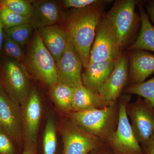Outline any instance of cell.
Wrapping results in <instances>:
<instances>
[{
  "label": "cell",
  "instance_id": "obj_1",
  "mask_svg": "<svg viewBox=\"0 0 154 154\" xmlns=\"http://www.w3.org/2000/svg\"><path fill=\"white\" fill-rule=\"evenodd\" d=\"M110 1L102 2L85 8L72 9L65 14L63 28L69 40L79 53L83 67L88 66L90 52L96 29L104 13V6Z\"/></svg>",
  "mask_w": 154,
  "mask_h": 154
},
{
  "label": "cell",
  "instance_id": "obj_2",
  "mask_svg": "<svg viewBox=\"0 0 154 154\" xmlns=\"http://www.w3.org/2000/svg\"><path fill=\"white\" fill-rule=\"evenodd\" d=\"M69 115L77 125L106 144L118 124V100L104 108L72 112Z\"/></svg>",
  "mask_w": 154,
  "mask_h": 154
},
{
  "label": "cell",
  "instance_id": "obj_3",
  "mask_svg": "<svg viewBox=\"0 0 154 154\" xmlns=\"http://www.w3.org/2000/svg\"><path fill=\"white\" fill-rule=\"evenodd\" d=\"M139 1L117 0L105 17L114 27L120 50H122L140 29V16L135 11Z\"/></svg>",
  "mask_w": 154,
  "mask_h": 154
},
{
  "label": "cell",
  "instance_id": "obj_4",
  "mask_svg": "<svg viewBox=\"0 0 154 154\" xmlns=\"http://www.w3.org/2000/svg\"><path fill=\"white\" fill-rule=\"evenodd\" d=\"M25 61L30 71L48 86L52 87L57 82L55 61L45 46L38 32L32 39Z\"/></svg>",
  "mask_w": 154,
  "mask_h": 154
},
{
  "label": "cell",
  "instance_id": "obj_5",
  "mask_svg": "<svg viewBox=\"0 0 154 154\" xmlns=\"http://www.w3.org/2000/svg\"><path fill=\"white\" fill-rule=\"evenodd\" d=\"M118 124L115 132L106 144L116 154H143L141 146L134 133L126 113L130 94L119 98Z\"/></svg>",
  "mask_w": 154,
  "mask_h": 154
},
{
  "label": "cell",
  "instance_id": "obj_6",
  "mask_svg": "<svg viewBox=\"0 0 154 154\" xmlns=\"http://www.w3.org/2000/svg\"><path fill=\"white\" fill-rule=\"evenodd\" d=\"M122 51L114 27L104 14L96 28L89 63L115 60Z\"/></svg>",
  "mask_w": 154,
  "mask_h": 154
},
{
  "label": "cell",
  "instance_id": "obj_7",
  "mask_svg": "<svg viewBox=\"0 0 154 154\" xmlns=\"http://www.w3.org/2000/svg\"><path fill=\"white\" fill-rule=\"evenodd\" d=\"M3 89L17 104L23 103L31 90L27 72L19 62L8 58L2 67Z\"/></svg>",
  "mask_w": 154,
  "mask_h": 154
},
{
  "label": "cell",
  "instance_id": "obj_8",
  "mask_svg": "<svg viewBox=\"0 0 154 154\" xmlns=\"http://www.w3.org/2000/svg\"><path fill=\"white\" fill-rule=\"evenodd\" d=\"M126 113L136 138L143 145L154 132V107L138 96L134 102L128 103Z\"/></svg>",
  "mask_w": 154,
  "mask_h": 154
},
{
  "label": "cell",
  "instance_id": "obj_9",
  "mask_svg": "<svg viewBox=\"0 0 154 154\" xmlns=\"http://www.w3.org/2000/svg\"><path fill=\"white\" fill-rule=\"evenodd\" d=\"M63 154H88L105 144L87 132L72 120L64 125L62 131Z\"/></svg>",
  "mask_w": 154,
  "mask_h": 154
},
{
  "label": "cell",
  "instance_id": "obj_10",
  "mask_svg": "<svg viewBox=\"0 0 154 154\" xmlns=\"http://www.w3.org/2000/svg\"><path fill=\"white\" fill-rule=\"evenodd\" d=\"M129 78V58L126 53L122 51L116 59L115 64L110 76L101 87L98 94L107 102H116Z\"/></svg>",
  "mask_w": 154,
  "mask_h": 154
},
{
  "label": "cell",
  "instance_id": "obj_11",
  "mask_svg": "<svg viewBox=\"0 0 154 154\" xmlns=\"http://www.w3.org/2000/svg\"><path fill=\"white\" fill-rule=\"evenodd\" d=\"M57 66V82L76 88L83 85V64L79 53L68 42Z\"/></svg>",
  "mask_w": 154,
  "mask_h": 154
},
{
  "label": "cell",
  "instance_id": "obj_12",
  "mask_svg": "<svg viewBox=\"0 0 154 154\" xmlns=\"http://www.w3.org/2000/svg\"><path fill=\"white\" fill-rule=\"evenodd\" d=\"M18 104L0 86V128L16 140L22 135V116Z\"/></svg>",
  "mask_w": 154,
  "mask_h": 154
},
{
  "label": "cell",
  "instance_id": "obj_13",
  "mask_svg": "<svg viewBox=\"0 0 154 154\" xmlns=\"http://www.w3.org/2000/svg\"><path fill=\"white\" fill-rule=\"evenodd\" d=\"M22 105L21 116L25 136L33 146L36 143L42 110L40 97L36 89H31L28 98Z\"/></svg>",
  "mask_w": 154,
  "mask_h": 154
},
{
  "label": "cell",
  "instance_id": "obj_14",
  "mask_svg": "<svg viewBox=\"0 0 154 154\" xmlns=\"http://www.w3.org/2000/svg\"><path fill=\"white\" fill-rule=\"evenodd\" d=\"M64 15L61 7L56 1H33L29 24L33 29H38L55 25L63 20Z\"/></svg>",
  "mask_w": 154,
  "mask_h": 154
},
{
  "label": "cell",
  "instance_id": "obj_15",
  "mask_svg": "<svg viewBox=\"0 0 154 154\" xmlns=\"http://www.w3.org/2000/svg\"><path fill=\"white\" fill-rule=\"evenodd\" d=\"M129 58V78L131 85L139 84L154 73V54L142 50L131 51Z\"/></svg>",
  "mask_w": 154,
  "mask_h": 154
},
{
  "label": "cell",
  "instance_id": "obj_16",
  "mask_svg": "<svg viewBox=\"0 0 154 154\" xmlns=\"http://www.w3.org/2000/svg\"><path fill=\"white\" fill-rule=\"evenodd\" d=\"M37 32L57 65L68 43L65 30L62 26L54 25L38 28Z\"/></svg>",
  "mask_w": 154,
  "mask_h": 154
},
{
  "label": "cell",
  "instance_id": "obj_17",
  "mask_svg": "<svg viewBox=\"0 0 154 154\" xmlns=\"http://www.w3.org/2000/svg\"><path fill=\"white\" fill-rule=\"evenodd\" d=\"M115 60L89 63L82 74V84L96 94L106 82L113 71Z\"/></svg>",
  "mask_w": 154,
  "mask_h": 154
},
{
  "label": "cell",
  "instance_id": "obj_18",
  "mask_svg": "<svg viewBox=\"0 0 154 154\" xmlns=\"http://www.w3.org/2000/svg\"><path fill=\"white\" fill-rule=\"evenodd\" d=\"M137 6L140 16V29L137 37L128 50H142L154 52V27L144 8L143 2L139 1Z\"/></svg>",
  "mask_w": 154,
  "mask_h": 154
},
{
  "label": "cell",
  "instance_id": "obj_19",
  "mask_svg": "<svg viewBox=\"0 0 154 154\" xmlns=\"http://www.w3.org/2000/svg\"><path fill=\"white\" fill-rule=\"evenodd\" d=\"M112 103L107 102L99 94L94 93L82 85L75 88L72 112L101 109Z\"/></svg>",
  "mask_w": 154,
  "mask_h": 154
},
{
  "label": "cell",
  "instance_id": "obj_20",
  "mask_svg": "<svg viewBox=\"0 0 154 154\" xmlns=\"http://www.w3.org/2000/svg\"><path fill=\"white\" fill-rule=\"evenodd\" d=\"M51 88V95L58 107L65 113H72L75 88L58 82Z\"/></svg>",
  "mask_w": 154,
  "mask_h": 154
},
{
  "label": "cell",
  "instance_id": "obj_21",
  "mask_svg": "<svg viewBox=\"0 0 154 154\" xmlns=\"http://www.w3.org/2000/svg\"><path fill=\"white\" fill-rule=\"evenodd\" d=\"M126 94H134L148 101L154 107V76L146 81L130 85L125 90Z\"/></svg>",
  "mask_w": 154,
  "mask_h": 154
},
{
  "label": "cell",
  "instance_id": "obj_22",
  "mask_svg": "<svg viewBox=\"0 0 154 154\" xmlns=\"http://www.w3.org/2000/svg\"><path fill=\"white\" fill-rule=\"evenodd\" d=\"M0 21L4 29L29 23L30 16H24L0 6Z\"/></svg>",
  "mask_w": 154,
  "mask_h": 154
},
{
  "label": "cell",
  "instance_id": "obj_23",
  "mask_svg": "<svg viewBox=\"0 0 154 154\" xmlns=\"http://www.w3.org/2000/svg\"><path fill=\"white\" fill-rule=\"evenodd\" d=\"M56 131L54 121L51 119L48 120L43 136L44 154H55L57 148Z\"/></svg>",
  "mask_w": 154,
  "mask_h": 154
},
{
  "label": "cell",
  "instance_id": "obj_24",
  "mask_svg": "<svg viewBox=\"0 0 154 154\" xmlns=\"http://www.w3.org/2000/svg\"><path fill=\"white\" fill-rule=\"evenodd\" d=\"M33 29L31 25L28 23L4 30L5 33L22 47L27 43Z\"/></svg>",
  "mask_w": 154,
  "mask_h": 154
},
{
  "label": "cell",
  "instance_id": "obj_25",
  "mask_svg": "<svg viewBox=\"0 0 154 154\" xmlns=\"http://www.w3.org/2000/svg\"><path fill=\"white\" fill-rule=\"evenodd\" d=\"M0 6L20 15L30 16L32 9V2L27 0H1Z\"/></svg>",
  "mask_w": 154,
  "mask_h": 154
},
{
  "label": "cell",
  "instance_id": "obj_26",
  "mask_svg": "<svg viewBox=\"0 0 154 154\" xmlns=\"http://www.w3.org/2000/svg\"><path fill=\"white\" fill-rule=\"evenodd\" d=\"M4 52L9 58L20 62L23 57L22 46L4 32L3 47Z\"/></svg>",
  "mask_w": 154,
  "mask_h": 154
},
{
  "label": "cell",
  "instance_id": "obj_27",
  "mask_svg": "<svg viewBox=\"0 0 154 154\" xmlns=\"http://www.w3.org/2000/svg\"><path fill=\"white\" fill-rule=\"evenodd\" d=\"M102 0H64L63 4L67 9H82L102 2Z\"/></svg>",
  "mask_w": 154,
  "mask_h": 154
},
{
  "label": "cell",
  "instance_id": "obj_28",
  "mask_svg": "<svg viewBox=\"0 0 154 154\" xmlns=\"http://www.w3.org/2000/svg\"><path fill=\"white\" fill-rule=\"evenodd\" d=\"M11 137L0 128V154H13L14 148Z\"/></svg>",
  "mask_w": 154,
  "mask_h": 154
},
{
  "label": "cell",
  "instance_id": "obj_29",
  "mask_svg": "<svg viewBox=\"0 0 154 154\" xmlns=\"http://www.w3.org/2000/svg\"><path fill=\"white\" fill-rule=\"evenodd\" d=\"M141 147L143 154H154V132Z\"/></svg>",
  "mask_w": 154,
  "mask_h": 154
},
{
  "label": "cell",
  "instance_id": "obj_30",
  "mask_svg": "<svg viewBox=\"0 0 154 154\" xmlns=\"http://www.w3.org/2000/svg\"><path fill=\"white\" fill-rule=\"evenodd\" d=\"M146 8L149 19L154 25V1H147L146 5Z\"/></svg>",
  "mask_w": 154,
  "mask_h": 154
},
{
  "label": "cell",
  "instance_id": "obj_31",
  "mask_svg": "<svg viewBox=\"0 0 154 154\" xmlns=\"http://www.w3.org/2000/svg\"><path fill=\"white\" fill-rule=\"evenodd\" d=\"M94 154H116L106 144L94 151Z\"/></svg>",
  "mask_w": 154,
  "mask_h": 154
},
{
  "label": "cell",
  "instance_id": "obj_32",
  "mask_svg": "<svg viewBox=\"0 0 154 154\" xmlns=\"http://www.w3.org/2000/svg\"><path fill=\"white\" fill-rule=\"evenodd\" d=\"M4 30L3 28L2 25L0 21V71L1 69V52H2V49L3 41H4Z\"/></svg>",
  "mask_w": 154,
  "mask_h": 154
},
{
  "label": "cell",
  "instance_id": "obj_33",
  "mask_svg": "<svg viewBox=\"0 0 154 154\" xmlns=\"http://www.w3.org/2000/svg\"><path fill=\"white\" fill-rule=\"evenodd\" d=\"M22 154H35L33 148L31 147L27 148Z\"/></svg>",
  "mask_w": 154,
  "mask_h": 154
}]
</instances>
